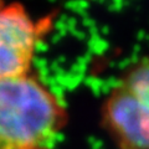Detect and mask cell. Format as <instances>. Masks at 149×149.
<instances>
[{"instance_id": "6da1fadb", "label": "cell", "mask_w": 149, "mask_h": 149, "mask_svg": "<svg viewBox=\"0 0 149 149\" xmlns=\"http://www.w3.org/2000/svg\"><path fill=\"white\" fill-rule=\"evenodd\" d=\"M67 123L63 101L35 74L0 78V149H55Z\"/></svg>"}, {"instance_id": "7a4b0ae2", "label": "cell", "mask_w": 149, "mask_h": 149, "mask_svg": "<svg viewBox=\"0 0 149 149\" xmlns=\"http://www.w3.org/2000/svg\"><path fill=\"white\" fill-rule=\"evenodd\" d=\"M100 117L118 149H149V57L122 73L102 102Z\"/></svg>"}, {"instance_id": "3957f363", "label": "cell", "mask_w": 149, "mask_h": 149, "mask_svg": "<svg viewBox=\"0 0 149 149\" xmlns=\"http://www.w3.org/2000/svg\"><path fill=\"white\" fill-rule=\"evenodd\" d=\"M49 20L37 21L20 3L0 0V78L31 73L37 45Z\"/></svg>"}]
</instances>
